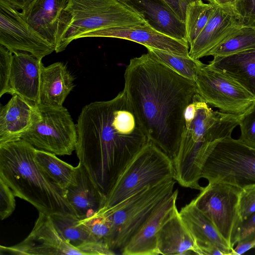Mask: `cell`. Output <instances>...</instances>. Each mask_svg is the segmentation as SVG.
<instances>
[{
	"mask_svg": "<svg viewBox=\"0 0 255 255\" xmlns=\"http://www.w3.org/2000/svg\"><path fill=\"white\" fill-rule=\"evenodd\" d=\"M255 233V212L239 225L235 235V244Z\"/></svg>",
	"mask_w": 255,
	"mask_h": 255,
	"instance_id": "37",
	"label": "cell"
},
{
	"mask_svg": "<svg viewBox=\"0 0 255 255\" xmlns=\"http://www.w3.org/2000/svg\"><path fill=\"white\" fill-rule=\"evenodd\" d=\"M239 210L242 221L255 212V184L242 189L239 200Z\"/></svg>",
	"mask_w": 255,
	"mask_h": 255,
	"instance_id": "36",
	"label": "cell"
},
{
	"mask_svg": "<svg viewBox=\"0 0 255 255\" xmlns=\"http://www.w3.org/2000/svg\"><path fill=\"white\" fill-rule=\"evenodd\" d=\"M208 66L231 79L255 97V48L214 56Z\"/></svg>",
	"mask_w": 255,
	"mask_h": 255,
	"instance_id": "22",
	"label": "cell"
},
{
	"mask_svg": "<svg viewBox=\"0 0 255 255\" xmlns=\"http://www.w3.org/2000/svg\"><path fill=\"white\" fill-rule=\"evenodd\" d=\"M36 149L21 139L0 144V178L15 197L32 204L38 212L77 216L67 199L66 190L49 179L37 165Z\"/></svg>",
	"mask_w": 255,
	"mask_h": 255,
	"instance_id": "3",
	"label": "cell"
},
{
	"mask_svg": "<svg viewBox=\"0 0 255 255\" xmlns=\"http://www.w3.org/2000/svg\"><path fill=\"white\" fill-rule=\"evenodd\" d=\"M195 82L202 100L224 113L241 115L255 102V97L237 83L203 63Z\"/></svg>",
	"mask_w": 255,
	"mask_h": 255,
	"instance_id": "11",
	"label": "cell"
},
{
	"mask_svg": "<svg viewBox=\"0 0 255 255\" xmlns=\"http://www.w3.org/2000/svg\"><path fill=\"white\" fill-rule=\"evenodd\" d=\"M13 53L0 44V97L9 93V80Z\"/></svg>",
	"mask_w": 255,
	"mask_h": 255,
	"instance_id": "34",
	"label": "cell"
},
{
	"mask_svg": "<svg viewBox=\"0 0 255 255\" xmlns=\"http://www.w3.org/2000/svg\"><path fill=\"white\" fill-rule=\"evenodd\" d=\"M179 213L197 246L213 244L225 255H231L233 250L222 238L212 221L195 205L193 200L183 207Z\"/></svg>",
	"mask_w": 255,
	"mask_h": 255,
	"instance_id": "25",
	"label": "cell"
},
{
	"mask_svg": "<svg viewBox=\"0 0 255 255\" xmlns=\"http://www.w3.org/2000/svg\"><path fill=\"white\" fill-rule=\"evenodd\" d=\"M184 0L188 4V3H189V2H190L191 1H194V0ZM205 0L208 1L209 2V3H210L215 4V5H218V3H217V0Z\"/></svg>",
	"mask_w": 255,
	"mask_h": 255,
	"instance_id": "42",
	"label": "cell"
},
{
	"mask_svg": "<svg viewBox=\"0 0 255 255\" xmlns=\"http://www.w3.org/2000/svg\"><path fill=\"white\" fill-rule=\"evenodd\" d=\"M233 7L241 26L255 27V0H235Z\"/></svg>",
	"mask_w": 255,
	"mask_h": 255,
	"instance_id": "33",
	"label": "cell"
},
{
	"mask_svg": "<svg viewBox=\"0 0 255 255\" xmlns=\"http://www.w3.org/2000/svg\"><path fill=\"white\" fill-rule=\"evenodd\" d=\"M74 78L62 62L42 66L41 70L39 104L59 107L63 104L75 86Z\"/></svg>",
	"mask_w": 255,
	"mask_h": 255,
	"instance_id": "21",
	"label": "cell"
},
{
	"mask_svg": "<svg viewBox=\"0 0 255 255\" xmlns=\"http://www.w3.org/2000/svg\"><path fill=\"white\" fill-rule=\"evenodd\" d=\"M242 188L220 181L209 182L193 201L212 221L232 249L237 229L242 222L239 200Z\"/></svg>",
	"mask_w": 255,
	"mask_h": 255,
	"instance_id": "10",
	"label": "cell"
},
{
	"mask_svg": "<svg viewBox=\"0 0 255 255\" xmlns=\"http://www.w3.org/2000/svg\"><path fill=\"white\" fill-rule=\"evenodd\" d=\"M139 14L156 30L186 41L185 22L162 0H119Z\"/></svg>",
	"mask_w": 255,
	"mask_h": 255,
	"instance_id": "18",
	"label": "cell"
},
{
	"mask_svg": "<svg viewBox=\"0 0 255 255\" xmlns=\"http://www.w3.org/2000/svg\"><path fill=\"white\" fill-rule=\"evenodd\" d=\"M253 48H255V27L242 26L230 37L211 50L207 56H226Z\"/></svg>",
	"mask_w": 255,
	"mask_h": 255,
	"instance_id": "29",
	"label": "cell"
},
{
	"mask_svg": "<svg viewBox=\"0 0 255 255\" xmlns=\"http://www.w3.org/2000/svg\"><path fill=\"white\" fill-rule=\"evenodd\" d=\"M38 114L34 106L16 94L0 111V144L20 139Z\"/></svg>",
	"mask_w": 255,
	"mask_h": 255,
	"instance_id": "19",
	"label": "cell"
},
{
	"mask_svg": "<svg viewBox=\"0 0 255 255\" xmlns=\"http://www.w3.org/2000/svg\"><path fill=\"white\" fill-rule=\"evenodd\" d=\"M124 80V90L149 141L173 160L179 147L185 110L197 93L195 81L148 53L130 60Z\"/></svg>",
	"mask_w": 255,
	"mask_h": 255,
	"instance_id": "1",
	"label": "cell"
},
{
	"mask_svg": "<svg viewBox=\"0 0 255 255\" xmlns=\"http://www.w3.org/2000/svg\"><path fill=\"white\" fill-rule=\"evenodd\" d=\"M174 179L172 160L148 142L131 159L106 196L103 207L108 210L143 188Z\"/></svg>",
	"mask_w": 255,
	"mask_h": 255,
	"instance_id": "8",
	"label": "cell"
},
{
	"mask_svg": "<svg viewBox=\"0 0 255 255\" xmlns=\"http://www.w3.org/2000/svg\"><path fill=\"white\" fill-rule=\"evenodd\" d=\"M217 5L196 0L188 3L186 8L185 26L186 41L191 44L203 29L214 13Z\"/></svg>",
	"mask_w": 255,
	"mask_h": 255,
	"instance_id": "27",
	"label": "cell"
},
{
	"mask_svg": "<svg viewBox=\"0 0 255 255\" xmlns=\"http://www.w3.org/2000/svg\"><path fill=\"white\" fill-rule=\"evenodd\" d=\"M90 37L120 38L136 42L146 48L159 49L180 55H189V46L186 41L162 33L147 23L102 29L84 34L80 38Z\"/></svg>",
	"mask_w": 255,
	"mask_h": 255,
	"instance_id": "14",
	"label": "cell"
},
{
	"mask_svg": "<svg viewBox=\"0 0 255 255\" xmlns=\"http://www.w3.org/2000/svg\"><path fill=\"white\" fill-rule=\"evenodd\" d=\"M68 0H34L20 11L26 22L55 47L57 23Z\"/></svg>",
	"mask_w": 255,
	"mask_h": 255,
	"instance_id": "23",
	"label": "cell"
},
{
	"mask_svg": "<svg viewBox=\"0 0 255 255\" xmlns=\"http://www.w3.org/2000/svg\"><path fill=\"white\" fill-rule=\"evenodd\" d=\"M239 116L214 111L197 93L184 113V126L179 149L172 160L174 179L184 187L199 190L200 165L207 145L231 137L239 126Z\"/></svg>",
	"mask_w": 255,
	"mask_h": 255,
	"instance_id": "4",
	"label": "cell"
},
{
	"mask_svg": "<svg viewBox=\"0 0 255 255\" xmlns=\"http://www.w3.org/2000/svg\"><path fill=\"white\" fill-rule=\"evenodd\" d=\"M242 26L232 5H217L215 10L199 35L189 46V55L199 60L228 39Z\"/></svg>",
	"mask_w": 255,
	"mask_h": 255,
	"instance_id": "15",
	"label": "cell"
},
{
	"mask_svg": "<svg viewBox=\"0 0 255 255\" xmlns=\"http://www.w3.org/2000/svg\"><path fill=\"white\" fill-rule=\"evenodd\" d=\"M15 196L12 190L0 178V218L3 220L11 215L15 208Z\"/></svg>",
	"mask_w": 255,
	"mask_h": 255,
	"instance_id": "35",
	"label": "cell"
},
{
	"mask_svg": "<svg viewBox=\"0 0 255 255\" xmlns=\"http://www.w3.org/2000/svg\"><path fill=\"white\" fill-rule=\"evenodd\" d=\"M79 163L106 196L134 156L149 142L124 90L82 110L76 124Z\"/></svg>",
	"mask_w": 255,
	"mask_h": 255,
	"instance_id": "2",
	"label": "cell"
},
{
	"mask_svg": "<svg viewBox=\"0 0 255 255\" xmlns=\"http://www.w3.org/2000/svg\"><path fill=\"white\" fill-rule=\"evenodd\" d=\"M231 255H242L247 251L255 248V233L244 240L237 243Z\"/></svg>",
	"mask_w": 255,
	"mask_h": 255,
	"instance_id": "39",
	"label": "cell"
},
{
	"mask_svg": "<svg viewBox=\"0 0 255 255\" xmlns=\"http://www.w3.org/2000/svg\"><path fill=\"white\" fill-rule=\"evenodd\" d=\"M41 60L24 52L13 53L9 93L16 94L31 105L39 104Z\"/></svg>",
	"mask_w": 255,
	"mask_h": 255,
	"instance_id": "17",
	"label": "cell"
},
{
	"mask_svg": "<svg viewBox=\"0 0 255 255\" xmlns=\"http://www.w3.org/2000/svg\"><path fill=\"white\" fill-rule=\"evenodd\" d=\"M147 53L171 68L180 75L195 81L198 68L203 64L189 55L183 56L168 51L147 47Z\"/></svg>",
	"mask_w": 255,
	"mask_h": 255,
	"instance_id": "30",
	"label": "cell"
},
{
	"mask_svg": "<svg viewBox=\"0 0 255 255\" xmlns=\"http://www.w3.org/2000/svg\"><path fill=\"white\" fill-rule=\"evenodd\" d=\"M37 107V118L20 139L57 155L72 154L76 147L77 131L68 110L41 104Z\"/></svg>",
	"mask_w": 255,
	"mask_h": 255,
	"instance_id": "9",
	"label": "cell"
},
{
	"mask_svg": "<svg viewBox=\"0 0 255 255\" xmlns=\"http://www.w3.org/2000/svg\"><path fill=\"white\" fill-rule=\"evenodd\" d=\"M172 9L179 19L184 22L188 4L184 0H162Z\"/></svg>",
	"mask_w": 255,
	"mask_h": 255,
	"instance_id": "38",
	"label": "cell"
},
{
	"mask_svg": "<svg viewBox=\"0 0 255 255\" xmlns=\"http://www.w3.org/2000/svg\"><path fill=\"white\" fill-rule=\"evenodd\" d=\"M241 135L239 140L246 145L255 149V102L242 115L239 124Z\"/></svg>",
	"mask_w": 255,
	"mask_h": 255,
	"instance_id": "32",
	"label": "cell"
},
{
	"mask_svg": "<svg viewBox=\"0 0 255 255\" xmlns=\"http://www.w3.org/2000/svg\"><path fill=\"white\" fill-rule=\"evenodd\" d=\"M201 178L241 188L255 184V149L231 136L205 147L200 165Z\"/></svg>",
	"mask_w": 255,
	"mask_h": 255,
	"instance_id": "7",
	"label": "cell"
},
{
	"mask_svg": "<svg viewBox=\"0 0 255 255\" xmlns=\"http://www.w3.org/2000/svg\"><path fill=\"white\" fill-rule=\"evenodd\" d=\"M76 168V182L66 189V196L81 220L92 216L103 207L106 196L96 186L82 164L79 163Z\"/></svg>",
	"mask_w": 255,
	"mask_h": 255,
	"instance_id": "20",
	"label": "cell"
},
{
	"mask_svg": "<svg viewBox=\"0 0 255 255\" xmlns=\"http://www.w3.org/2000/svg\"><path fill=\"white\" fill-rule=\"evenodd\" d=\"M0 255H83L70 245L55 227L50 215L39 212L31 232L21 242L12 246H0Z\"/></svg>",
	"mask_w": 255,
	"mask_h": 255,
	"instance_id": "13",
	"label": "cell"
},
{
	"mask_svg": "<svg viewBox=\"0 0 255 255\" xmlns=\"http://www.w3.org/2000/svg\"><path fill=\"white\" fill-rule=\"evenodd\" d=\"M34 160L46 176L61 188L66 190L76 181V167L61 160L56 154L36 149Z\"/></svg>",
	"mask_w": 255,
	"mask_h": 255,
	"instance_id": "26",
	"label": "cell"
},
{
	"mask_svg": "<svg viewBox=\"0 0 255 255\" xmlns=\"http://www.w3.org/2000/svg\"><path fill=\"white\" fill-rule=\"evenodd\" d=\"M146 23L139 14L119 0H68L58 19L55 51L62 52L87 33Z\"/></svg>",
	"mask_w": 255,
	"mask_h": 255,
	"instance_id": "5",
	"label": "cell"
},
{
	"mask_svg": "<svg viewBox=\"0 0 255 255\" xmlns=\"http://www.w3.org/2000/svg\"><path fill=\"white\" fill-rule=\"evenodd\" d=\"M175 181L169 179L147 186L117 205L97 212L111 217L112 227L107 245L111 250H122L153 213L173 194Z\"/></svg>",
	"mask_w": 255,
	"mask_h": 255,
	"instance_id": "6",
	"label": "cell"
},
{
	"mask_svg": "<svg viewBox=\"0 0 255 255\" xmlns=\"http://www.w3.org/2000/svg\"><path fill=\"white\" fill-rule=\"evenodd\" d=\"M235 0H217L218 4L221 6L232 5Z\"/></svg>",
	"mask_w": 255,
	"mask_h": 255,
	"instance_id": "41",
	"label": "cell"
},
{
	"mask_svg": "<svg viewBox=\"0 0 255 255\" xmlns=\"http://www.w3.org/2000/svg\"><path fill=\"white\" fill-rule=\"evenodd\" d=\"M18 10L22 11L27 8L34 0H4Z\"/></svg>",
	"mask_w": 255,
	"mask_h": 255,
	"instance_id": "40",
	"label": "cell"
},
{
	"mask_svg": "<svg viewBox=\"0 0 255 255\" xmlns=\"http://www.w3.org/2000/svg\"><path fill=\"white\" fill-rule=\"evenodd\" d=\"M159 255L196 254L195 240L177 210L162 226L157 234Z\"/></svg>",
	"mask_w": 255,
	"mask_h": 255,
	"instance_id": "24",
	"label": "cell"
},
{
	"mask_svg": "<svg viewBox=\"0 0 255 255\" xmlns=\"http://www.w3.org/2000/svg\"><path fill=\"white\" fill-rule=\"evenodd\" d=\"M0 44L12 53L27 52L40 60L55 50L26 22L19 10L4 0H0Z\"/></svg>",
	"mask_w": 255,
	"mask_h": 255,
	"instance_id": "12",
	"label": "cell"
},
{
	"mask_svg": "<svg viewBox=\"0 0 255 255\" xmlns=\"http://www.w3.org/2000/svg\"><path fill=\"white\" fill-rule=\"evenodd\" d=\"M50 216L59 232L73 246L78 249L86 243L98 241L79 224L80 219L76 216L64 213L54 214Z\"/></svg>",
	"mask_w": 255,
	"mask_h": 255,
	"instance_id": "28",
	"label": "cell"
},
{
	"mask_svg": "<svg viewBox=\"0 0 255 255\" xmlns=\"http://www.w3.org/2000/svg\"><path fill=\"white\" fill-rule=\"evenodd\" d=\"M178 190L149 217L137 232L121 250L124 255H159L157 245V234L164 223L178 210Z\"/></svg>",
	"mask_w": 255,
	"mask_h": 255,
	"instance_id": "16",
	"label": "cell"
},
{
	"mask_svg": "<svg viewBox=\"0 0 255 255\" xmlns=\"http://www.w3.org/2000/svg\"><path fill=\"white\" fill-rule=\"evenodd\" d=\"M79 223L96 240L107 244L112 227V220L109 215L97 212L90 217L80 220Z\"/></svg>",
	"mask_w": 255,
	"mask_h": 255,
	"instance_id": "31",
	"label": "cell"
}]
</instances>
